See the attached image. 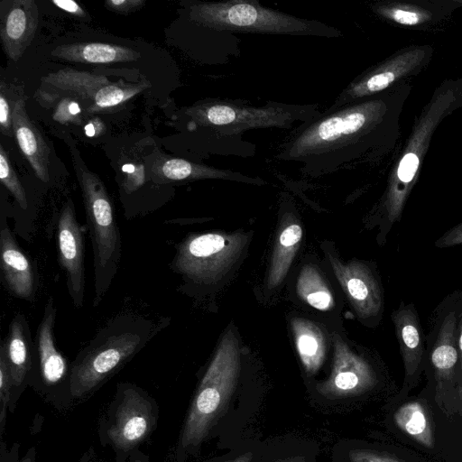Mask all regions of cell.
I'll use <instances>...</instances> for the list:
<instances>
[{
    "label": "cell",
    "mask_w": 462,
    "mask_h": 462,
    "mask_svg": "<svg viewBox=\"0 0 462 462\" xmlns=\"http://www.w3.org/2000/svg\"><path fill=\"white\" fill-rule=\"evenodd\" d=\"M386 111L384 101L374 96L324 110L297 127L275 158L300 163L301 172L311 177L350 168L371 146Z\"/></svg>",
    "instance_id": "6da1fadb"
},
{
    "label": "cell",
    "mask_w": 462,
    "mask_h": 462,
    "mask_svg": "<svg viewBox=\"0 0 462 462\" xmlns=\"http://www.w3.org/2000/svg\"><path fill=\"white\" fill-rule=\"evenodd\" d=\"M321 113L316 104H288L267 101L254 106L243 100L208 99L189 110L192 125L204 128L219 154L252 157L254 144L243 139L245 132L257 129H291L312 120Z\"/></svg>",
    "instance_id": "7a4b0ae2"
},
{
    "label": "cell",
    "mask_w": 462,
    "mask_h": 462,
    "mask_svg": "<svg viewBox=\"0 0 462 462\" xmlns=\"http://www.w3.org/2000/svg\"><path fill=\"white\" fill-rule=\"evenodd\" d=\"M151 319L124 314L110 320L82 348L72 365L69 389L82 397L131 360L159 331Z\"/></svg>",
    "instance_id": "3957f363"
},
{
    "label": "cell",
    "mask_w": 462,
    "mask_h": 462,
    "mask_svg": "<svg viewBox=\"0 0 462 462\" xmlns=\"http://www.w3.org/2000/svg\"><path fill=\"white\" fill-rule=\"evenodd\" d=\"M189 17L195 24L226 32L338 38L336 27L318 20L299 18L260 5L257 0L194 2Z\"/></svg>",
    "instance_id": "277c9868"
},
{
    "label": "cell",
    "mask_w": 462,
    "mask_h": 462,
    "mask_svg": "<svg viewBox=\"0 0 462 462\" xmlns=\"http://www.w3.org/2000/svg\"><path fill=\"white\" fill-rule=\"evenodd\" d=\"M69 147L91 239L95 292L93 307H97L108 291L117 273L122 254L121 236L106 187L85 166L77 148L72 144Z\"/></svg>",
    "instance_id": "5b68a950"
},
{
    "label": "cell",
    "mask_w": 462,
    "mask_h": 462,
    "mask_svg": "<svg viewBox=\"0 0 462 462\" xmlns=\"http://www.w3.org/2000/svg\"><path fill=\"white\" fill-rule=\"evenodd\" d=\"M239 374L238 344L232 331L222 338L189 408L181 437L184 448L199 445L224 412Z\"/></svg>",
    "instance_id": "8992f818"
},
{
    "label": "cell",
    "mask_w": 462,
    "mask_h": 462,
    "mask_svg": "<svg viewBox=\"0 0 462 462\" xmlns=\"http://www.w3.org/2000/svg\"><path fill=\"white\" fill-rule=\"evenodd\" d=\"M244 236L206 233L184 239L172 262L173 269L198 283H214L237 259Z\"/></svg>",
    "instance_id": "52a82bcc"
},
{
    "label": "cell",
    "mask_w": 462,
    "mask_h": 462,
    "mask_svg": "<svg viewBox=\"0 0 462 462\" xmlns=\"http://www.w3.org/2000/svg\"><path fill=\"white\" fill-rule=\"evenodd\" d=\"M328 257L359 318L372 323L380 321L383 312V290L374 270L361 261L344 264L331 254Z\"/></svg>",
    "instance_id": "ba28073f"
},
{
    "label": "cell",
    "mask_w": 462,
    "mask_h": 462,
    "mask_svg": "<svg viewBox=\"0 0 462 462\" xmlns=\"http://www.w3.org/2000/svg\"><path fill=\"white\" fill-rule=\"evenodd\" d=\"M57 242L59 263L66 273L69 294L73 306L80 309L85 292L84 239L71 199L60 209L57 224Z\"/></svg>",
    "instance_id": "9c48e42d"
},
{
    "label": "cell",
    "mask_w": 462,
    "mask_h": 462,
    "mask_svg": "<svg viewBox=\"0 0 462 462\" xmlns=\"http://www.w3.org/2000/svg\"><path fill=\"white\" fill-rule=\"evenodd\" d=\"M334 358L331 374L317 386L327 398H345L361 394L376 383L372 366L353 353L337 335L333 336Z\"/></svg>",
    "instance_id": "30bf717a"
},
{
    "label": "cell",
    "mask_w": 462,
    "mask_h": 462,
    "mask_svg": "<svg viewBox=\"0 0 462 462\" xmlns=\"http://www.w3.org/2000/svg\"><path fill=\"white\" fill-rule=\"evenodd\" d=\"M420 50L411 51L371 68L355 78L326 110L377 95L411 70L422 59Z\"/></svg>",
    "instance_id": "8fae6325"
},
{
    "label": "cell",
    "mask_w": 462,
    "mask_h": 462,
    "mask_svg": "<svg viewBox=\"0 0 462 462\" xmlns=\"http://www.w3.org/2000/svg\"><path fill=\"white\" fill-rule=\"evenodd\" d=\"M391 319L404 365L405 380H416L427 363L426 337L413 302L401 300Z\"/></svg>",
    "instance_id": "7c38bea8"
},
{
    "label": "cell",
    "mask_w": 462,
    "mask_h": 462,
    "mask_svg": "<svg viewBox=\"0 0 462 462\" xmlns=\"http://www.w3.org/2000/svg\"><path fill=\"white\" fill-rule=\"evenodd\" d=\"M152 420L151 403L136 390L128 388L124 392L116 422L107 434L117 448L128 449L146 438Z\"/></svg>",
    "instance_id": "4fadbf2b"
},
{
    "label": "cell",
    "mask_w": 462,
    "mask_h": 462,
    "mask_svg": "<svg viewBox=\"0 0 462 462\" xmlns=\"http://www.w3.org/2000/svg\"><path fill=\"white\" fill-rule=\"evenodd\" d=\"M1 14V39L6 55L16 61L30 45L38 25L33 0L5 2Z\"/></svg>",
    "instance_id": "5bb4252c"
},
{
    "label": "cell",
    "mask_w": 462,
    "mask_h": 462,
    "mask_svg": "<svg viewBox=\"0 0 462 462\" xmlns=\"http://www.w3.org/2000/svg\"><path fill=\"white\" fill-rule=\"evenodd\" d=\"M0 258L2 275L8 291L19 299L32 300L35 293L33 269L8 226L0 232Z\"/></svg>",
    "instance_id": "9a60e30c"
},
{
    "label": "cell",
    "mask_w": 462,
    "mask_h": 462,
    "mask_svg": "<svg viewBox=\"0 0 462 462\" xmlns=\"http://www.w3.org/2000/svg\"><path fill=\"white\" fill-rule=\"evenodd\" d=\"M12 125L18 145L36 176L44 182L49 181L51 151L40 131L28 116L23 97L14 103Z\"/></svg>",
    "instance_id": "2e32d148"
},
{
    "label": "cell",
    "mask_w": 462,
    "mask_h": 462,
    "mask_svg": "<svg viewBox=\"0 0 462 462\" xmlns=\"http://www.w3.org/2000/svg\"><path fill=\"white\" fill-rule=\"evenodd\" d=\"M57 309L53 299L46 302L42 319L39 324L36 346L42 379L48 385H53L62 380L67 373V362L56 346L54 340V324Z\"/></svg>",
    "instance_id": "e0dca14e"
},
{
    "label": "cell",
    "mask_w": 462,
    "mask_h": 462,
    "mask_svg": "<svg viewBox=\"0 0 462 462\" xmlns=\"http://www.w3.org/2000/svg\"><path fill=\"white\" fill-rule=\"evenodd\" d=\"M32 347L28 322L23 313H18L13 318L8 334L0 346L9 365L12 383L14 386H20L31 370Z\"/></svg>",
    "instance_id": "ac0fdd59"
},
{
    "label": "cell",
    "mask_w": 462,
    "mask_h": 462,
    "mask_svg": "<svg viewBox=\"0 0 462 462\" xmlns=\"http://www.w3.org/2000/svg\"><path fill=\"white\" fill-rule=\"evenodd\" d=\"M160 175L168 180L217 179L254 185H263L266 183L264 180L258 177H249L230 170L217 169L178 158L165 161L162 164Z\"/></svg>",
    "instance_id": "d6986e66"
},
{
    "label": "cell",
    "mask_w": 462,
    "mask_h": 462,
    "mask_svg": "<svg viewBox=\"0 0 462 462\" xmlns=\"http://www.w3.org/2000/svg\"><path fill=\"white\" fill-rule=\"evenodd\" d=\"M52 54L60 59L82 63H111L135 60L131 49L106 43H76L57 47Z\"/></svg>",
    "instance_id": "ffe728a7"
},
{
    "label": "cell",
    "mask_w": 462,
    "mask_h": 462,
    "mask_svg": "<svg viewBox=\"0 0 462 462\" xmlns=\"http://www.w3.org/2000/svg\"><path fill=\"white\" fill-rule=\"evenodd\" d=\"M296 347L309 374L316 373L325 356V338L320 328L310 320L293 319L291 320Z\"/></svg>",
    "instance_id": "44dd1931"
},
{
    "label": "cell",
    "mask_w": 462,
    "mask_h": 462,
    "mask_svg": "<svg viewBox=\"0 0 462 462\" xmlns=\"http://www.w3.org/2000/svg\"><path fill=\"white\" fill-rule=\"evenodd\" d=\"M301 237L302 229L298 224H291L282 231L273 254L268 276L269 288L279 285L286 276Z\"/></svg>",
    "instance_id": "7402d4cb"
},
{
    "label": "cell",
    "mask_w": 462,
    "mask_h": 462,
    "mask_svg": "<svg viewBox=\"0 0 462 462\" xmlns=\"http://www.w3.org/2000/svg\"><path fill=\"white\" fill-rule=\"evenodd\" d=\"M297 292L317 310L326 311L334 307L331 291L319 272L310 264L301 269L297 280Z\"/></svg>",
    "instance_id": "603a6c76"
},
{
    "label": "cell",
    "mask_w": 462,
    "mask_h": 462,
    "mask_svg": "<svg viewBox=\"0 0 462 462\" xmlns=\"http://www.w3.org/2000/svg\"><path fill=\"white\" fill-rule=\"evenodd\" d=\"M397 426L424 446L433 442L431 428L422 406L416 402H408L398 409L394 415Z\"/></svg>",
    "instance_id": "cb8c5ba5"
},
{
    "label": "cell",
    "mask_w": 462,
    "mask_h": 462,
    "mask_svg": "<svg viewBox=\"0 0 462 462\" xmlns=\"http://www.w3.org/2000/svg\"><path fill=\"white\" fill-rule=\"evenodd\" d=\"M0 180L11 192L19 206L23 209H26L27 199L24 189L10 163L8 154L3 145H0Z\"/></svg>",
    "instance_id": "d4e9b609"
},
{
    "label": "cell",
    "mask_w": 462,
    "mask_h": 462,
    "mask_svg": "<svg viewBox=\"0 0 462 462\" xmlns=\"http://www.w3.org/2000/svg\"><path fill=\"white\" fill-rule=\"evenodd\" d=\"M373 10L379 15L404 25H415L426 19V14L410 7L401 8L386 5H373Z\"/></svg>",
    "instance_id": "484cf974"
},
{
    "label": "cell",
    "mask_w": 462,
    "mask_h": 462,
    "mask_svg": "<svg viewBox=\"0 0 462 462\" xmlns=\"http://www.w3.org/2000/svg\"><path fill=\"white\" fill-rule=\"evenodd\" d=\"M12 383L10 368L4 353L0 350V428L1 432L5 427L6 409L10 400Z\"/></svg>",
    "instance_id": "4316f807"
},
{
    "label": "cell",
    "mask_w": 462,
    "mask_h": 462,
    "mask_svg": "<svg viewBox=\"0 0 462 462\" xmlns=\"http://www.w3.org/2000/svg\"><path fill=\"white\" fill-rule=\"evenodd\" d=\"M137 91L125 90L117 86L104 87L95 95V105L100 108L115 106Z\"/></svg>",
    "instance_id": "83f0119b"
},
{
    "label": "cell",
    "mask_w": 462,
    "mask_h": 462,
    "mask_svg": "<svg viewBox=\"0 0 462 462\" xmlns=\"http://www.w3.org/2000/svg\"><path fill=\"white\" fill-rule=\"evenodd\" d=\"M349 458L352 462H403L393 455L369 449H353Z\"/></svg>",
    "instance_id": "f1b7e54d"
},
{
    "label": "cell",
    "mask_w": 462,
    "mask_h": 462,
    "mask_svg": "<svg viewBox=\"0 0 462 462\" xmlns=\"http://www.w3.org/2000/svg\"><path fill=\"white\" fill-rule=\"evenodd\" d=\"M462 245V222L444 232L434 243L439 249Z\"/></svg>",
    "instance_id": "f546056e"
},
{
    "label": "cell",
    "mask_w": 462,
    "mask_h": 462,
    "mask_svg": "<svg viewBox=\"0 0 462 462\" xmlns=\"http://www.w3.org/2000/svg\"><path fill=\"white\" fill-rule=\"evenodd\" d=\"M0 125L2 133L5 135H12V113L8 100L4 92V86H1L0 91Z\"/></svg>",
    "instance_id": "4dcf8cb0"
},
{
    "label": "cell",
    "mask_w": 462,
    "mask_h": 462,
    "mask_svg": "<svg viewBox=\"0 0 462 462\" xmlns=\"http://www.w3.org/2000/svg\"><path fill=\"white\" fill-rule=\"evenodd\" d=\"M106 5L109 9L127 14L143 5L144 2L141 0H109L106 2Z\"/></svg>",
    "instance_id": "1f68e13d"
},
{
    "label": "cell",
    "mask_w": 462,
    "mask_h": 462,
    "mask_svg": "<svg viewBox=\"0 0 462 462\" xmlns=\"http://www.w3.org/2000/svg\"><path fill=\"white\" fill-rule=\"evenodd\" d=\"M52 3L59 7L60 9H62L65 12L84 16L85 12L82 10V8L72 0H53Z\"/></svg>",
    "instance_id": "d6a6232c"
},
{
    "label": "cell",
    "mask_w": 462,
    "mask_h": 462,
    "mask_svg": "<svg viewBox=\"0 0 462 462\" xmlns=\"http://www.w3.org/2000/svg\"><path fill=\"white\" fill-rule=\"evenodd\" d=\"M252 457H253V454L251 452H246V453L237 457L236 458H235L233 460L226 461V462H251Z\"/></svg>",
    "instance_id": "836d02e7"
},
{
    "label": "cell",
    "mask_w": 462,
    "mask_h": 462,
    "mask_svg": "<svg viewBox=\"0 0 462 462\" xmlns=\"http://www.w3.org/2000/svg\"><path fill=\"white\" fill-rule=\"evenodd\" d=\"M458 347H459L461 365H462V311H461L459 323H458Z\"/></svg>",
    "instance_id": "e575fe53"
},
{
    "label": "cell",
    "mask_w": 462,
    "mask_h": 462,
    "mask_svg": "<svg viewBox=\"0 0 462 462\" xmlns=\"http://www.w3.org/2000/svg\"><path fill=\"white\" fill-rule=\"evenodd\" d=\"M68 109L71 115H77L80 112V107L76 102L69 103Z\"/></svg>",
    "instance_id": "d590c367"
},
{
    "label": "cell",
    "mask_w": 462,
    "mask_h": 462,
    "mask_svg": "<svg viewBox=\"0 0 462 462\" xmlns=\"http://www.w3.org/2000/svg\"><path fill=\"white\" fill-rule=\"evenodd\" d=\"M275 462H305V457L297 456V457H289V458H285V459H280Z\"/></svg>",
    "instance_id": "8d00e7d4"
},
{
    "label": "cell",
    "mask_w": 462,
    "mask_h": 462,
    "mask_svg": "<svg viewBox=\"0 0 462 462\" xmlns=\"http://www.w3.org/2000/svg\"><path fill=\"white\" fill-rule=\"evenodd\" d=\"M85 132H86V134L89 137H92L94 136L95 134V128L93 126L92 124H88L85 126Z\"/></svg>",
    "instance_id": "74e56055"
},
{
    "label": "cell",
    "mask_w": 462,
    "mask_h": 462,
    "mask_svg": "<svg viewBox=\"0 0 462 462\" xmlns=\"http://www.w3.org/2000/svg\"><path fill=\"white\" fill-rule=\"evenodd\" d=\"M123 171L133 173L134 171V166L132 164H125L122 167Z\"/></svg>",
    "instance_id": "f35d334b"
},
{
    "label": "cell",
    "mask_w": 462,
    "mask_h": 462,
    "mask_svg": "<svg viewBox=\"0 0 462 462\" xmlns=\"http://www.w3.org/2000/svg\"><path fill=\"white\" fill-rule=\"evenodd\" d=\"M21 462H32L31 457H27L24 459H23Z\"/></svg>",
    "instance_id": "ab89813d"
}]
</instances>
